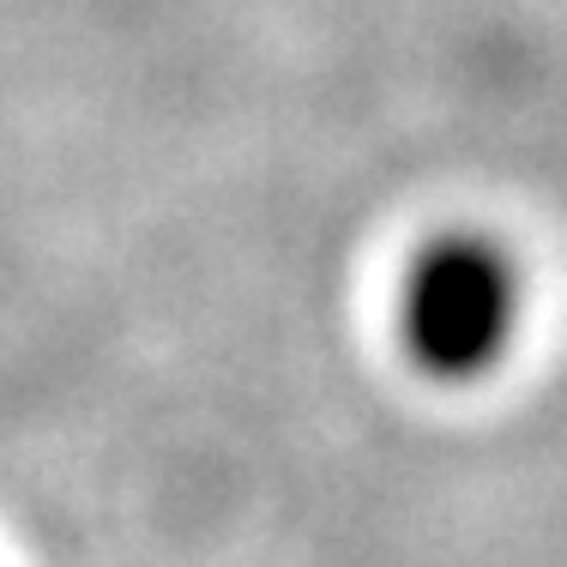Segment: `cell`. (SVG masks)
Returning a JSON list of instances; mask_svg holds the SVG:
<instances>
[{"instance_id":"1","label":"cell","mask_w":567,"mask_h":567,"mask_svg":"<svg viewBox=\"0 0 567 567\" xmlns=\"http://www.w3.org/2000/svg\"><path fill=\"white\" fill-rule=\"evenodd\" d=\"M519 284L489 241L447 236L423 248L399 290V339L411 362L435 381H471L513 339Z\"/></svg>"}]
</instances>
